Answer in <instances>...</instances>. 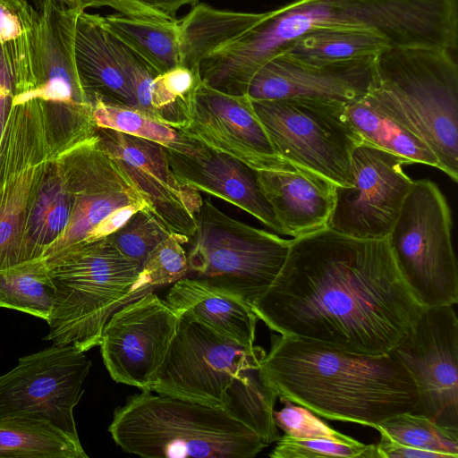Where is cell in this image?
<instances>
[{
    "mask_svg": "<svg viewBox=\"0 0 458 458\" xmlns=\"http://www.w3.org/2000/svg\"><path fill=\"white\" fill-rule=\"evenodd\" d=\"M91 367L85 352L72 345H55L21 357L0 376V419H39L75 439L73 410L83 394Z\"/></svg>",
    "mask_w": 458,
    "mask_h": 458,
    "instance_id": "obj_11",
    "label": "cell"
},
{
    "mask_svg": "<svg viewBox=\"0 0 458 458\" xmlns=\"http://www.w3.org/2000/svg\"><path fill=\"white\" fill-rule=\"evenodd\" d=\"M267 14L268 12L256 13L218 10L206 4H197L179 21L180 65L199 73V65L207 55L238 38Z\"/></svg>",
    "mask_w": 458,
    "mask_h": 458,
    "instance_id": "obj_28",
    "label": "cell"
},
{
    "mask_svg": "<svg viewBox=\"0 0 458 458\" xmlns=\"http://www.w3.org/2000/svg\"><path fill=\"white\" fill-rule=\"evenodd\" d=\"M106 29L159 73L180 65L179 21H159L114 13L103 16Z\"/></svg>",
    "mask_w": 458,
    "mask_h": 458,
    "instance_id": "obj_32",
    "label": "cell"
},
{
    "mask_svg": "<svg viewBox=\"0 0 458 458\" xmlns=\"http://www.w3.org/2000/svg\"><path fill=\"white\" fill-rule=\"evenodd\" d=\"M371 92L397 121L420 138L439 169L458 181V66L437 48H389L375 57Z\"/></svg>",
    "mask_w": 458,
    "mask_h": 458,
    "instance_id": "obj_4",
    "label": "cell"
},
{
    "mask_svg": "<svg viewBox=\"0 0 458 458\" xmlns=\"http://www.w3.org/2000/svg\"><path fill=\"white\" fill-rule=\"evenodd\" d=\"M259 188L284 234L302 237L328 228L335 184L307 168L257 171Z\"/></svg>",
    "mask_w": 458,
    "mask_h": 458,
    "instance_id": "obj_23",
    "label": "cell"
},
{
    "mask_svg": "<svg viewBox=\"0 0 458 458\" xmlns=\"http://www.w3.org/2000/svg\"><path fill=\"white\" fill-rule=\"evenodd\" d=\"M390 354L417 386L419 402L413 412L458 428V318L453 306L423 308Z\"/></svg>",
    "mask_w": 458,
    "mask_h": 458,
    "instance_id": "obj_13",
    "label": "cell"
},
{
    "mask_svg": "<svg viewBox=\"0 0 458 458\" xmlns=\"http://www.w3.org/2000/svg\"><path fill=\"white\" fill-rule=\"evenodd\" d=\"M61 153L53 105L18 89L0 46V191L27 168Z\"/></svg>",
    "mask_w": 458,
    "mask_h": 458,
    "instance_id": "obj_20",
    "label": "cell"
},
{
    "mask_svg": "<svg viewBox=\"0 0 458 458\" xmlns=\"http://www.w3.org/2000/svg\"><path fill=\"white\" fill-rule=\"evenodd\" d=\"M451 211L438 186L413 181L387 241L397 268L423 308L458 302Z\"/></svg>",
    "mask_w": 458,
    "mask_h": 458,
    "instance_id": "obj_6",
    "label": "cell"
},
{
    "mask_svg": "<svg viewBox=\"0 0 458 458\" xmlns=\"http://www.w3.org/2000/svg\"><path fill=\"white\" fill-rule=\"evenodd\" d=\"M189 243L192 277L229 290L252 305L280 272L291 240L233 218L206 198Z\"/></svg>",
    "mask_w": 458,
    "mask_h": 458,
    "instance_id": "obj_7",
    "label": "cell"
},
{
    "mask_svg": "<svg viewBox=\"0 0 458 458\" xmlns=\"http://www.w3.org/2000/svg\"><path fill=\"white\" fill-rule=\"evenodd\" d=\"M55 298V287L44 259L0 270V307L47 321Z\"/></svg>",
    "mask_w": 458,
    "mask_h": 458,
    "instance_id": "obj_34",
    "label": "cell"
},
{
    "mask_svg": "<svg viewBox=\"0 0 458 458\" xmlns=\"http://www.w3.org/2000/svg\"><path fill=\"white\" fill-rule=\"evenodd\" d=\"M96 135L99 145L135 183L159 222L189 243L197 230L203 199L200 192L177 180L169 166L165 148L106 128L97 127Z\"/></svg>",
    "mask_w": 458,
    "mask_h": 458,
    "instance_id": "obj_16",
    "label": "cell"
},
{
    "mask_svg": "<svg viewBox=\"0 0 458 458\" xmlns=\"http://www.w3.org/2000/svg\"><path fill=\"white\" fill-rule=\"evenodd\" d=\"M345 21L373 30L390 48L430 47L456 56L457 0H324Z\"/></svg>",
    "mask_w": 458,
    "mask_h": 458,
    "instance_id": "obj_18",
    "label": "cell"
},
{
    "mask_svg": "<svg viewBox=\"0 0 458 458\" xmlns=\"http://www.w3.org/2000/svg\"><path fill=\"white\" fill-rule=\"evenodd\" d=\"M346 114L363 140L400 156L410 164L420 163L439 169L438 160L429 147L393 117L371 89L346 106Z\"/></svg>",
    "mask_w": 458,
    "mask_h": 458,
    "instance_id": "obj_29",
    "label": "cell"
},
{
    "mask_svg": "<svg viewBox=\"0 0 458 458\" xmlns=\"http://www.w3.org/2000/svg\"><path fill=\"white\" fill-rule=\"evenodd\" d=\"M276 394L320 417L375 428L414 411L417 386L390 353L370 356L288 335H273L259 364Z\"/></svg>",
    "mask_w": 458,
    "mask_h": 458,
    "instance_id": "obj_2",
    "label": "cell"
},
{
    "mask_svg": "<svg viewBox=\"0 0 458 458\" xmlns=\"http://www.w3.org/2000/svg\"><path fill=\"white\" fill-rule=\"evenodd\" d=\"M170 234L150 209L146 208L135 212L108 237L123 255L140 267L150 251Z\"/></svg>",
    "mask_w": 458,
    "mask_h": 458,
    "instance_id": "obj_39",
    "label": "cell"
},
{
    "mask_svg": "<svg viewBox=\"0 0 458 458\" xmlns=\"http://www.w3.org/2000/svg\"><path fill=\"white\" fill-rule=\"evenodd\" d=\"M165 151L169 166L180 182L227 201L284 234L259 188L256 170L195 139L185 151L170 148Z\"/></svg>",
    "mask_w": 458,
    "mask_h": 458,
    "instance_id": "obj_21",
    "label": "cell"
},
{
    "mask_svg": "<svg viewBox=\"0 0 458 458\" xmlns=\"http://www.w3.org/2000/svg\"><path fill=\"white\" fill-rule=\"evenodd\" d=\"M38 13L33 0H0V46L18 89L42 98Z\"/></svg>",
    "mask_w": 458,
    "mask_h": 458,
    "instance_id": "obj_27",
    "label": "cell"
},
{
    "mask_svg": "<svg viewBox=\"0 0 458 458\" xmlns=\"http://www.w3.org/2000/svg\"><path fill=\"white\" fill-rule=\"evenodd\" d=\"M284 403L282 410L274 411V421L285 435L301 439H330L352 442L355 439L342 434L319 420L307 408L279 398Z\"/></svg>",
    "mask_w": 458,
    "mask_h": 458,
    "instance_id": "obj_41",
    "label": "cell"
},
{
    "mask_svg": "<svg viewBox=\"0 0 458 458\" xmlns=\"http://www.w3.org/2000/svg\"><path fill=\"white\" fill-rule=\"evenodd\" d=\"M185 243L181 237L170 234L150 251L140 267L134 286L138 298L154 287L174 284L189 274Z\"/></svg>",
    "mask_w": 458,
    "mask_h": 458,
    "instance_id": "obj_38",
    "label": "cell"
},
{
    "mask_svg": "<svg viewBox=\"0 0 458 458\" xmlns=\"http://www.w3.org/2000/svg\"><path fill=\"white\" fill-rule=\"evenodd\" d=\"M251 306L281 335L370 356L389 354L423 310L387 237L358 239L329 228L291 240L280 272Z\"/></svg>",
    "mask_w": 458,
    "mask_h": 458,
    "instance_id": "obj_1",
    "label": "cell"
},
{
    "mask_svg": "<svg viewBox=\"0 0 458 458\" xmlns=\"http://www.w3.org/2000/svg\"><path fill=\"white\" fill-rule=\"evenodd\" d=\"M108 431L124 452L148 458H253L268 445L219 408L151 391L117 407Z\"/></svg>",
    "mask_w": 458,
    "mask_h": 458,
    "instance_id": "obj_3",
    "label": "cell"
},
{
    "mask_svg": "<svg viewBox=\"0 0 458 458\" xmlns=\"http://www.w3.org/2000/svg\"><path fill=\"white\" fill-rule=\"evenodd\" d=\"M178 313L177 331L150 391L221 409L233 378L242 370L259 368L266 352L260 346L242 345Z\"/></svg>",
    "mask_w": 458,
    "mask_h": 458,
    "instance_id": "obj_9",
    "label": "cell"
},
{
    "mask_svg": "<svg viewBox=\"0 0 458 458\" xmlns=\"http://www.w3.org/2000/svg\"><path fill=\"white\" fill-rule=\"evenodd\" d=\"M69 8L85 11L88 8L109 7L118 13L153 19L159 21H171L174 18L158 12L138 0H59Z\"/></svg>",
    "mask_w": 458,
    "mask_h": 458,
    "instance_id": "obj_42",
    "label": "cell"
},
{
    "mask_svg": "<svg viewBox=\"0 0 458 458\" xmlns=\"http://www.w3.org/2000/svg\"><path fill=\"white\" fill-rule=\"evenodd\" d=\"M44 259L55 293L44 340L84 352L98 345L112 314L138 298L134 286L140 265L123 255L108 236Z\"/></svg>",
    "mask_w": 458,
    "mask_h": 458,
    "instance_id": "obj_5",
    "label": "cell"
},
{
    "mask_svg": "<svg viewBox=\"0 0 458 458\" xmlns=\"http://www.w3.org/2000/svg\"><path fill=\"white\" fill-rule=\"evenodd\" d=\"M375 57L312 64L283 52L257 71L247 96L251 100L300 98L348 106L371 89Z\"/></svg>",
    "mask_w": 458,
    "mask_h": 458,
    "instance_id": "obj_19",
    "label": "cell"
},
{
    "mask_svg": "<svg viewBox=\"0 0 458 458\" xmlns=\"http://www.w3.org/2000/svg\"><path fill=\"white\" fill-rule=\"evenodd\" d=\"M140 3L148 5L158 12H161L170 17L183 5L194 6L199 3V0H138Z\"/></svg>",
    "mask_w": 458,
    "mask_h": 458,
    "instance_id": "obj_45",
    "label": "cell"
},
{
    "mask_svg": "<svg viewBox=\"0 0 458 458\" xmlns=\"http://www.w3.org/2000/svg\"><path fill=\"white\" fill-rule=\"evenodd\" d=\"M56 159L73 196L72 214L66 232L47 250L42 259L85 242L118 208L140 205L150 209L127 173L99 145L97 135Z\"/></svg>",
    "mask_w": 458,
    "mask_h": 458,
    "instance_id": "obj_15",
    "label": "cell"
},
{
    "mask_svg": "<svg viewBox=\"0 0 458 458\" xmlns=\"http://www.w3.org/2000/svg\"><path fill=\"white\" fill-rule=\"evenodd\" d=\"M343 22L323 0H297L268 12L260 22L207 55L199 76L207 86L223 93L247 95L249 84L266 63L284 52L304 34Z\"/></svg>",
    "mask_w": 458,
    "mask_h": 458,
    "instance_id": "obj_10",
    "label": "cell"
},
{
    "mask_svg": "<svg viewBox=\"0 0 458 458\" xmlns=\"http://www.w3.org/2000/svg\"><path fill=\"white\" fill-rule=\"evenodd\" d=\"M374 428L395 441L413 447L458 457V428L441 425L412 411L395 415Z\"/></svg>",
    "mask_w": 458,
    "mask_h": 458,
    "instance_id": "obj_37",
    "label": "cell"
},
{
    "mask_svg": "<svg viewBox=\"0 0 458 458\" xmlns=\"http://www.w3.org/2000/svg\"><path fill=\"white\" fill-rule=\"evenodd\" d=\"M180 131L256 171L293 165L275 150L247 95L223 93L200 81L192 97L190 121Z\"/></svg>",
    "mask_w": 458,
    "mask_h": 458,
    "instance_id": "obj_17",
    "label": "cell"
},
{
    "mask_svg": "<svg viewBox=\"0 0 458 458\" xmlns=\"http://www.w3.org/2000/svg\"><path fill=\"white\" fill-rule=\"evenodd\" d=\"M276 394L264 381L259 368L242 370L225 390L221 409L267 445L280 438L274 421Z\"/></svg>",
    "mask_w": 458,
    "mask_h": 458,
    "instance_id": "obj_33",
    "label": "cell"
},
{
    "mask_svg": "<svg viewBox=\"0 0 458 458\" xmlns=\"http://www.w3.org/2000/svg\"><path fill=\"white\" fill-rule=\"evenodd\" d=\"M92 105L94 123L98 128L142 138L181 152L193 141V138L182 131L161 123L138 109L106 105L98 100Z\"/></svg>",
    "mask_w": 458,
    "mask_h": 458,
    "instance_id": "obj_36",
    "label": "cell"
},
{
    "mask_svg": "<svg viewBox=\"0 0 458 458\" xmlns=\"http://www.w3.org/2000/svg\"><path fill=\"white\" fill-rule=\"evenodd\" d=\"M45 162L27 168L0 191V270L23 263L29 202Z\"/></svg>",
    "mask_w": 458,
    "mask_h": 458,
    "instance_id": "obj_35",
    "label": "cell"
},
{
    "mask_svg": "<svg viewBox=\"0 0 458 458\" xmlns=\"http://www.w3.org/2000/svg\"><path fill=\"white\" fill-rule=\"evenodd\" d=\"M251 105L283 159L347 185L352 151L363 140L346 105L300 98L251 100Z\"/></svg>",
    "mask_w": 458,
    "mask_h": 458,
    "instance_id": "obj_8",
    "label": "cell"
},
{
    "mask_svg": "<svg viewBox=\"0 0 458 458\" xmlns=\"http://www.w3.org/2000/svg\"><path fill=\"white\" fill-rule=\"evenodd\" d=\"M380 441L376 445L378 458H448L447 455L403 445L393 439L382 430Z\"/></svg>",
    "mask_w": 458,
    "mask_h": 458,
    "instance_id": "obj_43",
    "label": "cell"
},
{
    "mask_svg": "<svg viewBox=\"0 0 458 458\" xmlns=\"http://www.w3.org/2000/svg\"><path fill=\"white\" fill-rule=\"evenodd\" d=\"M0 458H88L75 439L46 420L11 416L0 419Z\"/></svg>",
    "mask_w": 458,
    "mask_h": 458,
    "instance_id": "obj_31",
    "label": "cell"
},
{
    "mask_svg": "<svg viewBox=\"0 0 458 458\" xmlns=\"http://www.w3.org/2000/svg\"><path fill=\"white\" fill-rule=\"evenodd\" d=\"M73 196L56 158L44 163L32 191L26 218L22 260L41 259L66 232L72 218Z\"/></svg>",
    "mask_w": 458,
    "mask_h": 458,
    "instance_id": "obj_26",
    "label": "cell"
},
{
    "mask_svg": "<svg viewBox=\"0 0 458 458\" xmlns=\"http://www.w3.org/2000/svg\"><path fill=\"white\" fill-rule=\"evenodd\" d=\"M75 60L82 88L93 103L138 109L129 79L114 51L103 16L82 11L78 18Z\"/></svg>",
    "mask_w": 458,
    "mask_h": 458,
    "instance_id": "obj_24",
    "label": "cell"
},
{
    "mask_svg": "<svg viewBox=\"0 0 458 458\" xmlns=\"http://www.w3.org/2000/svg\"><path fill=\"white\" fill-rule=\"evenodd\" d=\"M405 158L363 140L352 151L347 185H335L328 228L365 240L386 238L413 181Z\"/></svg>",
    "mask_w": 458,
    "mask_h": 458,
    "instance_id": "obj_12",
    "label": "cell"
},
{
    "mask_svg": "<svg viewBox=\"0 0 458 458\" xmlns=\"http://www.w3.org/2000/svg\"><path fill=\"white\" fill-rule=\"evenodd\" d=\"M390 48L377 31L360 27H331L310 31L284 51L312 64L375 57Z\"/></svg>",
    "mask_w": 458,
    "mask_h": 458,
    "instance_id": "obj_30",
    "label": "cell"
},
{
    "mask_svg": "<svg viewBox=\"0 0 458 458\" xmlns=\"http://www.w3.org/2000/svg\"><path fill=\"white\" fill-rule=\"evenodd\" d=\"M142 208H146L140 205H129L116 209L99 224L85 242L95 241L112 234L123 225L135 212Z\"/></svg>",
    "mask_w": 458,
    "mask_h": 458,
    "instance_id": "obj_44",
    "label": "cell"
},
{
    "mask_svg": "<svg viewBox=\"0 0 458 458\" xmlns=\"http://www.w3.org/2000/svg\"><path fill=\"white\" fill-rule=\"evenodd\" d=\"M166 301L178 312L244 346L254 345L259 320L238 294L195 277H183L169 289Z\"/></svg>",
    "mask_w": 458,
    "mask_h": 458,
    "instance_id": "obj_25",
    "label": "cell"
},
{
    "mask_svg": "<svg viewBox=\"0 0 458 458\" xmlns=\"http://www.w3.org/2000/svg\"><path fill=\"white\" fill-rule=\"evenodd\" d=\"M179 323V313L152 291L115 310L99 346L113 380L150 391Z\"/></svg>",
    "mask_w": 458,
    "mask_h": 458,
    "instance_id": "obj_14",
    "label": "cell"
},
{
    "mask_svg": "<svg viewBox=\"0 0 458 458\" xmlns=\"http://www.w3.org/2000/svg\"><path fill=\"white\" fill-rule=\"evenodd\" d=\"M271 458H378L376 445L354 440L301 439L284 435L268 454Z\"/></svg>",
    "mask_w": 458,
    "mask_h": 458,
    "instance_id": "obj_40",
    "label": "cell"
},
{
    "mask_svg": "<svg viewBox=\"0 0 458 458\" xmlns=\"http://www.w3.org/2000/svg\"><path fill=\"white\" fill-rule=\"evenodd\" d=\"M38 13V61L42 95L62 110L90 115L93 105L87 97L77 71L75 38L78 9L59 0H33Z\"/></svg>",
    "mask_w": 458,
    "mask_h": 458,
    "instance_id": "obj_22",
    "label": "cell"
}]
</instances>
